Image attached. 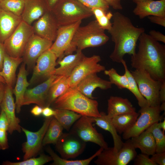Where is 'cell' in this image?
<instances>
[{"instance_id": "cell-1", "label": "cell", "mask_w": 165, "mask_h": 165, "mask_svg": "<svg viewBox=\"0 0 165 165\" xmlns=\"http://www.w3.org/2000/svg\"><path fill=\"white\" fill-rule=\"evenodd\" d=\"M138 40V51L131 56V66L146 71L155 80L165 81V46L145 32Z\"/></svg>"}, {"instance_id": "cell-2", "label": "cell", "mask_w": 165, "mask_h": 165, "mask_svg": "<svg viewBox=\"0 0 165 165\" xmlns=\"http://www.w3.org/2000/svg\"><path fill=\"white\" fill-rule=\"evenodd\" d=\"M112 17L113 22L108 31L115 46L110 58L114 62L121 63L125 54L135 53L136 43L145 29L135 27L128 17L119 12L114 13Z\"/></svg>"}, {"instance_id": "cell-3", "label": "cell", "mask_w": 165, "mask_h": 165, "mask_svg": "<svg viewBox=\"0 0 165 165\" xmlns=\"http://www.w3.org/2000/svg\"><path fill=\"white\" fill-rule=\"evenodd\" d=\"M51 105L54 109H67L82 116L91 117L101 116L98 102L86 96L75 87H69Z\"/></svg>"}, {"instance_id": "cell-4", "label": "cell", "mask_w": 165, "mask_h": 165, "mask_svg": "<svg viewBox=\"0 0 165 165\" xmlns=\"http://www.w3.org/2000/svg\"><path fill=\"white\" fill-rule=\"evenodd\" d=\"M96 20L92 21L83 26H79L75 32L70 46L64 55L71 54L77 50H82L88 47L103 45L108 40Z\"/></svg>"}, {"instance_id": "cell-5", "label": "cell", "mask_w": 165, "mask_h": 165, "mask_svg": "<svg viewBox=\"0 0 165 165\" xmlns=\"http://www.w3.org/2000/svg\"><path fill=\"white\" fill-rule=\"evenodd\" d=\"M51 11L59 27L74 24L93 15L90 9L78 0H58Z\"/></svg>"}, {"instance_id": "cell-6", "label": "cell", "mask_w": 165, "mask_h": 165, "mask_svg": "<svg viewBox=\"0 0 165 165\" xmlns=\"http://www.w3.org/2000/svg\"><path fill=\"white\" fill-rule=\"evenodd\" d=\"M137 155L135 148L129 139L124 142L118 152L115 151L113 147L104 149L94 162L97 165H126L134 160Z\"/></svg>"}, {"instance_id": "cell-7", "label": "cell", "mask_w": 165, "mask_h": 165, "mask_svg": "<svg viewBox=\"0 0 165 165\" xmlns=\"http://www.w3.org/2000/svg\"><path fill=\"white\" fill-rule=\"evenodd\" d=\"M34 34L32 26L22 20L3 43L6 53L13 57H22L28 41Z\"/></svg>"}, {"instance_id": "cell-8", "label": "cell", "mask_w": 165, "mask_h": 165, "mask_svg": "<svg viewBox=\"0 0 165 165\" xmlns=\"http://www.w3.org/2000/svg\"><path fill=\"white\" fill-rule=\"evenodd\" d=\"M130 72L141 94L147 100L149 106H160L159 91L162 82L154 80L144 70L135 69Z\"/></svg>"}, {"instance_id": "cell-9", "label": "cell", "mask_w": 165, "mask_h": 165, "mask_svg": "<svg viewBox=\"0 0 165 165\" xmlns=\"http://www.w3.org/2000/svg\"><path fill=\"white\" fill-rule=\"evenodd\" d=\"M161 112L160 106L141 108L140 115L133 125L123 133V138L127 140L138 136L153 123L161 121L163 118Z\"/></svg>"}, {"instance_id": "cell-10", "label": "cell", "mask_w": 165, "mask_h": 165, "mask_svg": "<svg viewBox=\"0 0 165 165\" xmlns=\"http://www.w3.org/2000/svg\"><path fill=\"white\" fill-rule=\"evenodd\" d=\"M92 117L82 116L73 125L69 132L76 135L84 142L95 143L103 149L108 147L103 135L93 126Z\"/></svg>"}, {"instance_id": "cell-11", "label": "cell", "mask_w": 165, "mask_h": 165, "mask_svg": "<svg viewBox=\"0 0 165 165\" xmlns=\"http://www.w3.org/2000/svg\"><path fill=\"white\" fill-rule=\"evenodd\" d=\"M101 61L99 55H94L90 57L84 56L68 77L70 87H75L82 80L90 74L105 70V67L99 63Z\"/></svg>"}, {"instance_id": "cell-12", "label": "cell", "mask_w": 165, "mask_h": 165, "mask_svg": "<svg viewBox=\"0 0 165 165\" xmlns=\"http://www.w3.org/2000/svg\"><path fill=\"white\" fill-rule=\"evenodd\" d=\"M53 117L46 118L41 127L36 132L29 131L21 127L22 131L24 133L27 138L26 141L22 146L24 153L23 160L35 157L40 152L43 147V140Z\"/></svg>"}, {"instance_id": "cell-13", "label": "cell", "mask_w": 165, "mask_h": 165, "mask_svg": "<svg viewBox=\"0 0 165 165\" xmlns=\"http://www.w3.org/2000/svg\"><path fill=\"white\" fill-rule=\"evenodd\" d=\"M86 145V142L69 132L63 133L56 144L55 147L61 158L69 159L75 158L81 154L84 151Z\"/></svg>"}, {"instance_id": "cell-14", "label": "cell", "mask_w": 165, "mask_h": 165, "mask_svg": "<svg viewBox=\"0 0 165 165\" xmlns=\"http://www.w3.org/2000/svg\"><path fill=\"white\" fill-rule=\"evenodd\" d=\"M53 42L35 34L31 37L25 48L22 57L28 69H33L37 60L45 52L50 49Z\"/></svg>"}, {"instance_id": "cell-15", "label": "cell", "mask_w": 165, "mask_h": 165, "mask_svg": "<svg viewBox=\"0 0 165 165\" xmlns=\"http://www.w3.org/2000/svg\"><path fill=\"white\" fill-rule=\"evenodd\" d=\"M57 58L49 49L43 53L38 58L30 80V84L42 79H47L54 75Z\"/></svg>"}, {"instance_id": "cell-16", "label": "cell", "mask_w": 165, "mask_h": 165, "mask_svg": "<svg viewBox=\"0 0 165 165\" xmlns=\"http://www.w3.org/2000/svg\"><path fill=\"white\" fill-rule=\"evenodd\" d=\"M81 22L79 21L69 25L59 27L56 38L49 49L59 60L63 57L70 46L75 32Z\"/></svg>"}, {"instance_id": "cell-17", "label": "cell", "mask_w": 165, "mask_h": 165, "mask_svg": "<svg viewBox=\"0 0 165 165\" xmlns=\"http://www.w3.org/2000/svg\"><path fill=\"white\" fill-rule=\"evenodd\" d=\"M32 26L35 34L52 42L56 38L59 27L51 11H47L37 20Z\"/></svg>"}, {"instance_id": "cell-18", "label": "cell", "mask_w": 165, "mask_h": 165, "mask_svg": "<svg viewBox=\"0 0 165 165\" xmlns=\"http://www.w3.org/2000/svg\"><path fill=\"white\" fill-rule=\"evenodd\" d=\"M57 77L53 75L35 87L27 89L24 96L23 106L35 104L42 108L46 107L49 89Z\"/></svg>"}, {"instance_id": "cell-19", "label": "cell", "mask_w": 165, "mask_h": 165, "mask_svg": "<svg viewBox=\"0 0 165 165\" xmlns=\"http://www.w3.org/2000/svg\"><path fill=\"white\" fill-rule=\"evenodd\" d=\"M13 88L5 84L4 97L0 105L1 109L5 112L7 117L9 127L8 131L11 134L14 131L20 133L21 127L20 119L15 115L16 105L13 97Z\"/></svg>"}, {"instance_id": "cell-20", "label": "cell", "mask_w": 165, "mask_h": 165, "mask_svg": "<svg viewBox=\"0 0 165 165\" xmlns=\"http://www.w3.org/2000/svg\"><path fill=\"white\" fill-rule=\"evenodd\" d=\"M112 85L109 81L98 77L97 73H93L84 78L75 88L86 96L94 99L92 93L96 88L107 90L111 88Z\"/></svg>"}, {"instance_id": "cell-21", "label": "cell", "mask_w": 165, "mask_h": 165, "mask_svg": "<svg viewBox=\"0 0 165 165\" xmlns=\"http://www.w3.org/2000/svg\"><path fill=\"white\" fill-rule=\"evenodd\" d=\"M136 4L133 12L140 19L151 16L165 17V0H148Z\"/></svg>"}, {"instance_id": "cell-22", "label": "cell", "mask_w": 165, "mask_h": 165, "mask_svg": "<svg viewBox=\"0 0 165 165\" xmlns=\"http://www.w3.org/2000/svg\"><path fill=\"white\" fill-rule=\"evenodd\" d=\"M22 21L21 16L0 8V42L3 43Z\"/></svg>"}, {"instance_id": "cell-23", "label": "cell", "mask_w": 165, "mask_h": 165, "mask_svg": "<svg viewBox=\"0 0 165 165\" xmlns=\"http://www.w3.org/2000/svg\"><path fill=\"white\" fill-rule=\"evenodd\" d=\"M24 2L21 17L23 21L30 25L50 11L44 0H24Z\"/></svg>"}, {"instance_id": "cell-24", "label": "cell", "mask_w": 165, "mask_h": 165, "mask_svg": "<svg viewBox=\"0 0 165 165\" xmlns=\"http://www.w3.org/2000/svg\"><path fill=\"white\" fill-rule=\"evenodd\" d=\"M25 66L24 63L21 65L17 75L16 86L13 89V94L15 97L16 111L17 113L21 111L25 93L27 87L30 85L27 80L28 72Z\"/></svg>"}, {"instance_id": "cell-25", "label": "cell", "mask_w": 165, "mask_h": 165, "mask_svg": "<svg viewBox=\"0 0 165 165\" xmlns=\"http://www.w3.org/2000/svg\"><path fill=\"white\" fill-rule=\"evenodd\" d=\"M23 62L22 57H13L6 52L4 54L2 68L0 71V75L5 79L6 84L11 88H13L15 82L16 69Z\"/></svg>"}, {"instance_id": "cell-26", "label": "cell", "mask_w": 165, "mask_h": 165, "mask_svg": "<svg viewBox=\"0 0 165 165\" xmlns=\"http://www.w3.org/2000/svg\"><path fill=\"white\" fill-rule=\"evenodd\" d=\"M135 112V108L127 98L111 96L108 100L107 115L111 118L117 115Z\"/></svg>"}, {"instance_id": "cell-27", "label": "cell", "mask_w": 165, "mask_h": 165, "mask_svg": "<svg viewBox=\"0 0 165 165\" xmlns=\"http://www.w3.org/2000/svg\"><path fill=\"white\" fill-rule=\"evenodd\" d=\"M82 50H77L74 54H69L58 60L60 66L55 68L54 75L68 77L84 56Z\"/></svg>"}, {"instance_id": "cell-28", "label": "cell", "mask_w": 165, "mask_h": 165, "mask_svg": "<svg viewBox=\"0 0 165 165\" xmlns=\"http://www.w3.org/2000/svg\"><path fill=\"white\" fill-rule=\"evenodd\" d=\"M131 138L133 146L135 149L139 148L141 153L152 156L156 152V143L150 131L146 130L138 135Z\"/></svg>"}, {"instance_id": "cell-29", "label": "cell", "mask_w": 165, "mask_h": 165, "mask_svg": "<svg viewBox=\"0 0 165 165\" xmlns=\"http://www.w3.org/2000/svg\"><path fill=\"white\" fill-rule=\"evenodd\" d=\"M100 113V116L92 117L94 123L100 127L108 131L111 134L114 141V150L116 152H118L123 147L124 142L112 123L111 118L104 112Z\"/></svg>"}, {"instance_id": "cell-30", "label": "cell", "mask_w": 165, "mask_h": 165, "mask_svg": "<svg viewBox=\"0 0 165 165\" xmlns=\"http://www.w3.org/2000/svg\"><path fill=\"white\" fill-rule=\"evenodd\" d=\"M69 87L68 77L57 76L49 89L46 106H50L57 98L65 93Z\"/></svg>"}, {"instance_id": "cell-31", "label": "cell", "mask_w": 165, "mask_h": 165, "mask_svg": "<svg viewBox=\"0 0 165 165\" xmlns=\"http://www.w3.org/2000/svg\"><path fill=\"white\" fill-rule=\"evenodd\" d=\"M139 115L136 112L122 114L111 118L112 121L118 133L123 134L133 125Z\"/></svg>"}, {"instance_id": "cell-32", "label": "cell", "mask_w": 165, "mask_h": 165, "mask_svg": "<svg viewBox=\"0 0 165 165\" xmlns=\"http://www.w3.org/2000/svg\"><path fill=\"white\" fill-rule=\"evenodd\" d=\"M104 149L100 147L93 155L86 159L83 160H70L60 157L57 155L52 150L51 148L48 146L46 148L47 152L51 156L53 162L51 164L52 165H88L92 160L102 151Z\"/></svg>"}, {"instance_id": "cell-33", "label": "cell", "mask_w": 165, "mask_h": 165, "mask_svg": "<svg viewBox=\"0 0 165 165\" xmlns=\"http://www.w3.org/2000/svg\"><path fill=\"white\" fill-rule=\"evenodd\" d=\"M55 113L53 117L64 129L69 131L75 122L82 116L73 111L62 109H54Z\"/></svg>"}, {"instance_id": "cell-34", "label": "cell", "mask_w": 165, "mask_h": 165, "mask_svg": "<svg viewBox=\"0 0 165 165\" xmlns=\"http://www.w3.org/2000/svg\"><path fill=\"white\" fill-rule=\"evenodd\" d=\"M64 129L53 116L43 140V146L50 144L55 145L63 134Z\"/></svg>"}, {"instance_id": "cell-35", "label": "cell", "mask_w": 165, "mask_h": 165, "mask_svg": "<svg viewBox=\"0 0 165 165\" xmlns=\"http://www.w3.org/2000/svg\"><path fill=\"white\" fill-rule=\"evenodd\" d=\"M125 70V74L127 76L129 82V90L135 96L141 108L149 106L147 100L141 94L137 82L130 72L128 68L126 61L123 59L121 61Z\"/></svg>"}, {"instance_id": "cell-36", "label": "cell", "mask_w": 165, "mask_h": 165, "mask_svg": "<svg viewBox=\"0 0 165 165\" xmlns=\"http://www.w3.org/2000/svg\"><path fill=\"white\" fill-rule=\"evenodd\" d=\"M151 132L156 143V153L165 152V135L163 131L158 126V122L150 126L147 130Z\"/></svg>"}, {"instance_id": "cell-37", "label": "cell", "mask_w": 165, "mask_h": 165, "mask_svg": "<svg viewBox=\"0 0 165 165\" xmlns=\"http://www.w3.org/2000/svg\"><path fill=\"white\" fill-rule=\"evenodd\" d=\"M104 72L105 74L108 76L109 81L112 84H115L119 89H126L129 90L128 80L125 74L123 75L119 74L113 68L105 70Z\"/></svg>"}, {"instance_id": "cell-38", "label": "cell", "mask_w": 165, "mask_h": 165, "mask_svg": "<svg viewBox=\"0 0 165 165\" xmlns=\"http://www.w3.org/2000/svg\"><path fill=\"white\" fill-rule=\"evenodd\" d=\"M24 6V0H3L0 2V8L21 16Z\"/></svg>"}, {"instance_id": "cell-39", "label": "cell", "mask_w": 165, "mask_h": 165, "mask_svg": "<svg viewBox=\"0 0 165 165\" xmlns=\"http://www.w3.org/2000/svg\"><path fill=\"white\" fill-rule=\"evenodd\" d=\"M52 160L50 156L42 153L37 158L33 157L18 162L6 161L3 162L2 164L4 165H43Z\"/></svg>"}, {"instance_id": "cell-40", "label": "cell", "mask_w": 165, "mask_h": 165, "mask_svg": "<svg viewBox=\"0 0 165 165\" xmlns=\"http://www.w3.org/2000/svg\"><path fill=\"white\" fill-rule=\"evenodd\" d=\"M113 14L109 12L104 11L95 17L96 20L100 26L104 30H109L111 28L112 23L110 21Z\"/></svg>"}, {"instance_id": "cell-41", "label": "cell", "mask_w": 165, "mask_h": 165, "mask_svg": "<svg viewBox=\"0 0 165 165\" xmlns=\"http://www.w3.org/2000/svg\"><path fill=\"white\" fill-rule=\"evenodd\" d=\"M78 0L91 9L94 8H100L107 12L109 8V5L104 0Z\"/></svg>"}, {"instance_id": "cell-42", "label": "cell", "mask_w": 165, "mask_h": 165, "mask_svg": "<svg viewBox=\"0 0 165 165\" xmlns=\"http://www.w3.org/2000/svg\"><path fill=\"white\" fill-rule=\"evenodd\" d=\"M135 165H157L149 157V155L141 153L137 154L134 159Z\"/></svg>"}, {"instance_id": "cell-43", "label": "cell", "mask_w": 165, "mask_h": 165, "mask_svg": "<svg viewBox=\"0 0 165 165\" xmlns=\"http://www.w3.org/2000/svg\"><path fill=\"white\" fill-rule=\"evenodd\" d=\"M7 131L0 129V150H5L9 148Z\"/></svg>"}, {"instance_id": "cell-44", "label": "cell", "mask_w": 165, "mask_h": 165, "mask_svg": "<svg viewBox=\"0 0 165 165\" xmlns=\"http://www.w3.org/2000/svg\"><path fill=\"white\" fill-rule=\"evenodd\" d=\"M152 156L150 159L157 165H165V152H155Z\"/></svg>"}, {"instance_id": "cell-45", "label": "cell", "mask_w": 165, "mask_h": 165, "mask_svg": "<svg viewBox=\"0 0 165 165\" xmlns=\"http://www.w3.org/2000/svg\"><path fill=\"white\" fill-rule=\"evenodd\" d=\"M9 123L6 115L4 111L1 109L0 113V129L8 131Z\"/></svg>"}, {"instance_id": "cell-46", "label": "cell", "mask_w": 165, "mask_h": 165, "mask_svg": "<svg viewBox=\"0 0 165 165\" xmlns=\"http://www.w3.org/2000/svg\"><path fill=\"white\" fill-rule=\"evenodd\" d=\"M159 98L160 102V108L161 111L165 110V81L163 82L159 91Z\"/></svg>"}, {"instance_id": "cell-47", "label": "cell", "mask_w": 165, "mask_h": 165, "mask_svg": "<svg viewBox=\"0 0 165 165\" xmlns=\"http://www.w3.org/2000/svg\"><path fill=\"white\" fill-rule=\"evenodd\" d=\"M149 35L155 40L165 43V36L160 32L152 30L149 31Z\"/></svg>"}, {"instance_id": "cell-48", "label": "cell", "mask_w": 165, "mask_h": 165, "mask_svg": "<svg viewBox=\"0 0 165 165\" xmlns=\"http://www.w3.org/2000/svg\"><path fill=\"white\" fill-rule=\"evenodd\" d=\"M148 18L151 22L165 27V17L151 16H148Z\"/></svg>"}, {"instance_id": "cell-49", "label": "cell", "mask_w": 165, "mask_h": 165, "mask_svg": "<svg viewBox=\"0 0 165 165\" xmlns=\"http://www.w3.org/2000/svg\"><path fill=\"white\" fill-rule=\"evenodd\" d=\"M109 5L116 10H121L123 7L121 0H104Z\"/></svg>"}, {"instance_id": "cell-50", "label": "cell", "mask_w": 165, "mask_h": 165, "mask_svg": "<svg viewBox=\"0 0 165 165\" xmlns=\"http://www.w3.org/2000/svg\"><path fill=\"white\" fill-rule=\"evenodd\" d=\"M55 113L54 109H53L50 106H46L43 108L42 115L46 118L53 116Z\"/></svg>"}, {"instance_id": "cell-51", "label": "cell", "mask_w": 165, "mask_h": 165, "mask_svg": "<svg viewBox=\"0 0 165 165\" xmlns=\"http://www.w3.org/2000/svg\"><path fill=\"white\" fill-rule=\"evenodd\" d=\"M42 108L37 105L32 108L31 112L33 115L38 116L42 114Z\"/></svg>"}, {"instance_id": "cell-52", "label": "cell", "mask_w": 165, "mask_h": 165, "mask_svg": "<svg viewBox=\"0 0 165 165\" xmlns=\"http://www.w3.org/2000/svg\"><path fill=\"white\" fill-rule=\"evenodd\" d=\"M5 53L3 44L0 42V71L2 68L4 57Z\"/></svg>"}, {"instance_id": "cell-53", "label": "cell", "mask_w": 165, "mask_h": 165, "mask_svg": "<svg viewBox=\"0 0 165 165\" xmlns=\"http://www.w3.org/2000/svg\"><path fill=\"white\" fill-rule=\"evenodd\" d=\"M49 9L51 11L58 0H44Z\"/></svg>"}, {"instance_id": "cell-54", "label": "cell", "mask_w": 165, "mask_h": 165, "mask_svg": "<svg viewBox=\"0 0 165 165\" xmlns=\"http://www.w3.org/2000/svg\"><path fill=\"white\" fill-rule=\"evenodd\" d=\"M5 84L0 82V106L4 94Z\"/></svg>"}, {"instance_id": "cell-55", "label": "cell", "mask_w": 165, "mask_h": 165, "mask_svg": "<svg viewBox=\"0 0 165 165\" xmlns=\"http://www.w3.org/2000/svg\"><path fill=\"white\" fill-rule=\"evenodd\" d=\"M158 126L164 132L165 130V119H164V120L161 122H158Z\"/></svg>"}, {"instance_id": "cell-56", "label": "cell", "mask_w": 165, "mask_h": 165, "mask_svg": "<svg viewBox=\"0 0 165 165\" xmlns=\"http://www.w3.org/2000/svg\"><path fill=\"white\" fill-rule=\"evenodd\" d=\"M0 82L3 83L5 84H6V82L5 79L3 77L0 75Z\"/></svg>"}, {"instance_id": "cell-57", "label": "cell", "mask_w": 165, "mask_h": 165, "mask_svg": "<svg viewBox=\"0 0 165 165\" xmlns=\"http://www.w3.org/2000/svg\"><path fill=\"white\" fill-rule=\"evenodd\" d=\"M132 0L134 2L136 3L138 2H142L143 1H146V0Z\"/></svg>"}, {"instance_id": "cell-58", "label": "cell", "mask_w": 165, "mask_h": 165, "mask_svg": "<svg viewBox=\"0 0 165 165\" xmlns=\"http://www.w3.org/2000/svg\"><path fill=\"white\" fill-rule=\"evenodd\" d=\"M2 0H0V2L1 1H2Z\"/></svg>"}]
</instances>
